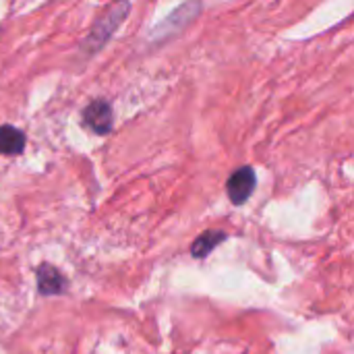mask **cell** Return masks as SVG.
I'll return each mask as SVG.
<instances>
[{
    "label": "cell",
    "mask_w": 354,
    "mask_h": 354,
    "mask_svg": "<svg viewBox=\"0 0 354 354\" xmlns=\"http://www.w3.org/2000/svg\"><path fill=\"white\" fill-rule=\"evenodd\" d=\"M253 189H255V172L249 166L239 168L228 180V197L236 205L245 203L251 197Z\"/></svg>",
    "instance_id": "obj_1"
},
{
    "label": "cell",
    "mask_w": 354,
    "mask_h": 354,
    "mask_svg": "<svg viewBox=\"0 0 354 354\" xmlns=\"http://www.w3.org/2000/svg\"><path fill=\"white\" fill-rule=\"evenodd\" d=\"M85 124L97 133L104 135L112 129V108L104 102V100H95L85 108Z\"/></svg>",
    "instance_id": "obj_2"
},
{
    "label": "cell",
    "mask_w": 354,
    "mask_h": 354,
    "mask_svg": "<svg viewBox=\"0 0 354 354\" xmlns=\"http://www.w3.org/2000/svg\"><path fill=\"white\" fill-rule=\"evenodd\" d=\"M25 147V135L15 127H0V156H17Z\"/></svg>",
    "instance_id": "obj_3"
},
{
    "label": "cell",
    "mask_w": 354,
    "mask_h": 354,
    "mask_svg": "<svg viewBox=\"0 0 354 354\" xmlns=\"http://www.w3.org/2000/svg\"><path fill=\"white\" fill-rule=\"evenodd\" d=\"M37 280H39V290L44 295H56V292H62L66 288V280L60 276V272H56L50 266H44L37 272Z\"/></svg>",
    "instance_id": "obj_4"
},
{
    "label": "cell",
    "mask_w": 354,
    "mask_h": 354,
    "mask_svg": "<svg viewBox=\"0 0 354 354\" xmlns=\"http://www.w3.org/2000/svg\"><path fill=\"white\" fill-rule=\"evenodd\" d=\"M222 239H224V234L220 236V234H214V232H209V234L201 236V239L195 243V247H193V253H195L197 257H203L205 253H209V251H212V245H214V243H218V241H222Z\"/></svg>",
    "instance_id": "obj_5"
}]
</instances>
